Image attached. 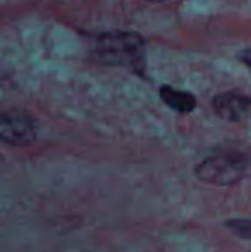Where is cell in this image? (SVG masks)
Masks as SVG:
<instances>
[{
  "label": "cell",
  "instance_id": "cell-4",
  "mask_svg": "<svg viewBox=\"0 0 251 252\" xmlns=\"http://www.w3.org/2000/svg\"><path fill=\"white\" fill-rule=\"evenodd\" d=\"M214 110L220 119L241 122L251 117V94L243 91H227L214 98Z\"/></svg>",
  "mask_w": 251,
  "mask_h": 252
},
{
  "label": "cell",
  "instance_id": "cell-2",
  "mask_svg": "<svg viewBox=\"0 0 251 252\" xmlns=\"http://www.w3.org/2000/svg\"><path fill=\"white\" fill-rule=\"evenodd\" d=\"M196 177L212 186H234L251 177V150L225 151L196 165Z\"/></svg>",
  "mask_w": 251,
  "mask_h": 252
},
{
  "label": "cell",
  "instance_id": "cell-8",
  "mask_svg": "<svg viewBox=\"0 0 251 252\" xmlns=\"http://www.w3.org/2000/svg\"><path fill=\"white\" fill-rule=\"evenodd\" d=\"M157 2H164V0H157Z\"/></svg>",
  "mask_w": 251,
  "mask_h": 252
},
{
  "label": "cell",
  "instance_id": "cell-3",
  "mask_svg": "<svg viewBox=\"0 0 251 252\" xmlns=\"http://www.w3.org/2000/svg\"><path fill=\"white\" fill-rule=\"evenodd\" d=\"M36 139L35 120L23 110H0V143L26 146Z\"/></svg>",
  "mask_w": 251,
  "mask_h": 252
},
{
  "label": "cell",
  "instance_id": "cell-7",
  "mask_svg": "<svg viewBox=\"0 0 251 252\" xmlns=\"http://www.w3.org/2000/svg\"><path fill=\"white\" fill-rule=\"evenodd\" d=\"M238 59L241 60V62L245 63L246 67H248V70L251 72V50H243V52L238 55Z\"/></svg>",
  "mask_w": 251,
  "mask_h": 252
},
{
  "label": "cell",
  "instance_id": "cell-6",
  "mask_svg": "<svg viewBox=\"0 0 251 252\" xmlns=\"http://www.w3.org/2000/svg\"><path fill=\"white\" fill-rule=\"evenodd\" d=\"M225 226L236 233L238 237L246 240H251V220L248 218H232L225 221Z\"/></svg>",
  "mask_w": 251,
  "mask_h": 252
},
{
  "label": "cell",
  "instance_id": "cell-5",
  "mask_svg": "<svg viewBox=\"0 0 251 252\" xmlns=\"http://www.w3.org/2000/svg\"><path fill=\"white\" fill-rule=\"evenodd\" d=\"M160 98L167 106L179 113H191L196 108V98L188 91H179L172 86L160 88Z\"/></svg>",
  "mask_w": 251,
  "mask_h": 252
},
{
  "label": "cell",
  "instance_id": "cell-1",
  "mask_svg": "<svg viewBox=\"0 0 251 252\" xmlns=\"http://www.w3.org/2000/svg\"><path fill=\"white\" fill-rule=\"evenodd\" d=\"M95 52L105 65L122 67L134 74L144 72V43L134 31H108L98 36Z\"/></svg>",
  "mask_w": 251,
  "mask_h": 252
}]
</instances>
